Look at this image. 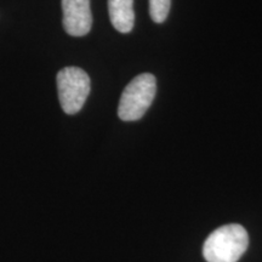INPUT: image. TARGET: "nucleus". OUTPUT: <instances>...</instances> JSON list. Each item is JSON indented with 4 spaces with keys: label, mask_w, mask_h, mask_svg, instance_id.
I'll return each instance as SVG.
<instances>
[{
    "label": "nucleus",
    "mask_w": 262,
    "mask_h": 262,
    "mask_svg": "<svg viewBox=\"0 0 262 262\" xmlns=\"http://www.w3.org/2000/svg\"><path fill=\"white\" fill-rule=\"evenodd\" d=\"M249 235L238 224L225 225L206 238L203 255L208 262H237L247 251Z\"/></svg>",
    "instance_id": "f257e3e1"
},
{
    "label": "nucleus",
    "mask_w": 262,
    "mask_h": 262,
    "mask_svg": "<svg viewBox=\"0 0 262 262\" xmlns=\"http://www.w3.org/2000/svg\"><path fill=\"white\" fill-rule=\"evenodd\" d=\"M157 93L156 77L142 73L134 78L124 89L118 106V116L124 122H135L145 116Z\"/></svg>",
    "instance_id": "f03ea898"
},
{
    "label": "nucleus",
    "mask_w": 262,
    "mask_h": 262,
    "mask_svg": "<svg viewBox=\"0 0 262 262\" xmlns=\"http://www.w3.org/2000/svg\"><path fill=\"white\" fill-rule=\"evenodd\" d=\"M90 78L79 67H66L57 74L58 98L62 110L75 114L83 108L90 94Z\"/></svg>",
    "instance_id": "7ed1b4c3"
},
{
    "label": "nucleus",
    "mask_w": 262,
    "mask_h": 262,
    "mask_svg": "<svg viewBox=\"0 0 262 262\" xmlns=\"http://www.w3.org/2000/svg\"><path fill=\"white\" fill-rule=\"evenodd\" d=\"M63 28L72 37H83L93 26L90 0H62Z\"/></svg>",
    "instance_id": "20e7f679"
},
{
    "label": "nucleus",
    "mask_w": 262,
    "mask_h": 262,
    "mask_svg": "<svg viewBox=\"0 0 262 262\" xmlns=\"http://www.w3.org/2000/svg\"><path fill=\"white\" fill-rule=\"evenodd\" d=\"M108 12L113 27L120 33H130L135 24L134 0H108Z\"/></svg>",
    "instance_id": "39448f33"
},
{
    "label": "nucleus",
    "mask_w": 262,
    "mask_h": 262,
    "mask_svg": "<svg viewBox=\"0 0 262 262\" xmlns=\"http://www.w3.org/2000/svg\"><path fill=\"white\" fill-rule=\"evenodd\" d=\"M171 0H149V15L156 24H163L168 17Z\"/></svg>",
    "instance_id": "423d86ee"
}]
</instances>
